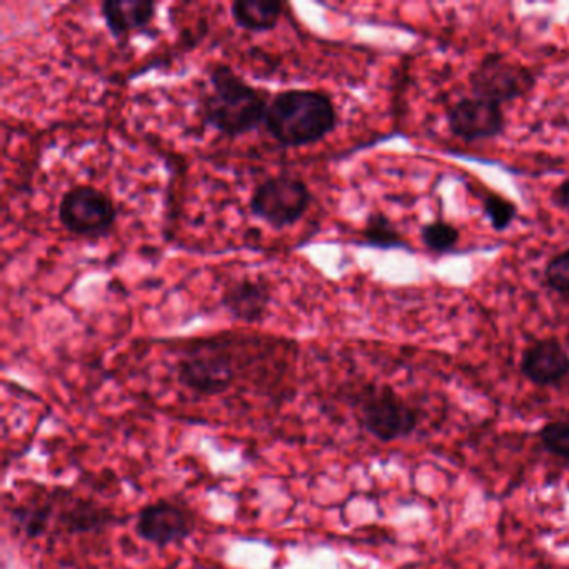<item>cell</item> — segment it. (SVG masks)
<instances>
[{
  "label": "cell",
  "mask_w": 569,
  "mask_h": 569,
  "mask_svg": "<svg viewBox=\"0 0 569 569\" xmlns=\"http://www.w3.org/2000/svg\"><path fill=\"white\" fill-rule=\"evenodd\" d=\"M268 92L249 84L231 66L209 68V86L199 99V114L214 131L239 138L264 124Z\"/></svg>",
  "instance_id": "obj_1"
},
{
  "label": "cell",
  "mask_w": 569,
  "mask_h": 569,
  "mask_svg": "<svg viewBox=\"0 0 569 569\" xmlns=\"http://www.w3.org/2000/svg\"><path fill=\"white\" fill-rule=\"evenodd\" d=\"M339 124L331 96L318 89H286L272 96L266 111L268 134L282 148H305L325 141Z\"/></svg>",
  "instance_id": "obj_2"
},
{
  "label": "cell",
  "mask_w": 569,
  "mask_h": 569,
  "mask_svg": "<svg viewBox=\"0 0 569 569\" xmlns=\"http://www.w3.org/2000/svg\"><path fill=\"white\" fill-rule=\"evenodd\" d=\"M176 378L192 395H226L239 378L234 349L228 341L218 338L191 342L176 361Z\"/></svg>",
  "instance_id": "obj_3"
},
{
  "label": "cell",
  "mask_w": 569,
  "mask_h": 569,
  "mask_svg": "<svg viewBox=\"0 0 569 569\" xmlns=\"http://www.w3.org/2000/svg\"><path fill=\"white\" fill-rule=\"evenodd\" d=\"M352 406L361 428L378 441H399L419 428V412L391 386H362Z\"/></svg>",
  "instance_id": "obj_4"
},
{
  "label": "cell",
  "mask_w": 569,
  "mask_h": 569,
  "mask_svg": "<svg viewBox=\"0 0 569 569\" xmlns=\"http://www.w3.org/2000/svg\"><path fill=\"white\" fill-rule=\"evenodd\" d=\"M468 86L475 98L511 104L532 94L538 72L502 52H488L469 72Z\"/></svg>",
  "instance_id": "obj_5"
},
{
  "label": "cell",
  "mask_w": 569,
  "mask_h": 569,
  "mask_svg": "<svg viewBox=\"0 0 569 569\" xmlns=\"http://www.w3.org/2000/svg\"><path fill=\"white\" fill-rule=\"evenodd\" d=\"M311 189L299 176H269L259 182L249 199L251 214L272 229H284L301 221L311 206Z\"/></svg>",
  "instance_id": "obj_6"
},
{
  "label": "cell",
  "mask_w": 569,
  "mask_h": 569,
  "mask_svg": "<svg viewBox=\"0 0 569 569\" xmlns=\"http://www.w3.org/2000/svg\"><path fill=\"white\" fill-rule=\"evenodd\" d=\"M59 222L79 238H104L118 221L114 199L92 184H76L62 194Z\"/></svg>",
  "instance_id": "obj_7"
},
{
  "label": "cell",
  "mask_w": 569,
  "mask_h": 569,
  "mask_svg": "<svg viewBox=\"0 0 569 569\" xmlns=\"http://www.w3.org/2000/svg\"><path fill=\"white\" fill-rule=\"evenodd\" d=\"M49 495L52 506L49 535H99L118 522L111 509L98 505L92 499L81 498L64 489H54Z\"/></svg>",
  "instance_id": "obj_8"
},
{
  "label": "cell",
  "mask_w": 569,
  "mask_h": 569,
  "mask_svg": "<svg viewBox=\"0 0 569 569\" xmlns=\"http://www.w3.org/2000/svg\"><path fill=\"white\" fill-rule=\"evenodd\" d=\"M194 516L178 502L162 501L142 506L134 518V535L156 548L181 545L194 532Z\"/></svg>",
  "instance_id": "obj_9"
},
{
  "label": "cell",
  "mask_w": 569,
  "mask_h": 569,
  "mask_svg": "<svg viewBox=\"0 0 569 569\" xmlns=\"http://www.w3.org/2000/svg\"><path fill=\"white\" fill-rule=\"evenodd\" d=\"M448 129L465 142L492 141L508 129L505 109L486 99L461 98L446 109Z\"/></svg>",
  "instance_id": "obj_10"
},
{
  "label": "cell",
  "mask_w": 569,
  "mask_h": 569,
  "mask_svg": "<svg viewBox=\"0 0 569 569\" xmlns=\"http://www.w3.org/2000/svg\"><path fill=\"white\" fill-rule=\"evenodd\" d=\"M525 379L539 388H552L569 379V352L558 338H541L526 346L519 359Z\"/></svg>",
  "instance_id": "obj_11"
},
{
  "label": "cell",
  "mask_w": 569,
  "mask_h": 569,
  "mask_svg": "<svg viewBox=\"0 0 569 569\" xmlns=\"http://www.w3.org/2000/svg\"><path fill=\"white\" fill-rule=\"evenodd\" d=\"M271 302V286L264 279L252 276H242L229 282L221 296L222 308L228 315L248 325L264 321Z\"/></svg>",
  "instance_id": "obj_12"
},
{
  "label": "cell",
  "mask_w": 569,
  "mask_h": 569,
  "mask_svg": "<svg viewBox=\"0 0 569 569\" xmlns=\"http://www.w3.org/2000/svg\"><path fill=\"white\" fill-rule=\"evenodd\" d=\"M158 4L148 0H108L101 4V18L109 34L126 44L136 32H148Z\"/></svg>",
  "instance_id": "obj_13"
},
{
  "label": "cell",
  "mask_w": 569,
  "mask_h": 569,
  "mask_svg": "<svg viewBox=\"0 0 569 569\" xmlns=\"http://www.w3.org/2000/svg\"><path fill=\"white\" fill-rule=\"evenodd\" d=\"M284 4L278 0H238L231 4V16L239 28L249 32H268L278 28Z\"/></svg>",
  "instance_id": "obj_14"
},
{
  "label": "cell",
  "mask_w": 569,
  "mask_h": 569,
  "mask_svg": "<svg viewBox=\"0 0 569 569\" xmlns=\"http://www.w3.org/2000/svg\"><path fill=\"white\" fill-rule=\"evenodd\" d=\"M362 239H365V244L371 246V248H408V242L398 226L382 212H371L368 216L365 228H362Z\"/></svg>",
  "instance_id": "obj_15"
},
{
  "label": "cell",
  "mask_w": 569,
  "mask_h": 569,
  "mask_svg": "<svg viewBox=\"0 0 569 569\" xmlns=\"http://www.w3.org/2000/svg\"><path fill=\"white\" fill-rule=\"evenodd\" d=\"M421 242L425 248L432 254H448L458 248L461 232L451 222L445 219H436V221L426 222L421 226Z\"/></svg>",
  "instance_id": "obj_16"
},
{
  "label": "cell",
  "mask_w": 569,
  "mask_h": 569,
  "mask_svg": "<svg viewBox=\"0 0 569 569\" xmlns=\"http://www.w3.org/2000/svg\"><path fill=\"white\" fill-rule=\"evenodd\" d=\"M482 212L489 221V226L496 232H505L511 228L518 219V206L496 192L486 191L482 194Z\"/></svg>",
  "instance_id": "obj_17"
},
{
  "label": "cell",
  "mask_w": 569,
  "mask_h": 569,
  "mask_svg": "<svg viewBox=\"0 0 569 569\" xmlns=\"http://www.w3.org/2000/svg\"><path fill=\"white\" fill-rule=\"evenodd\" d=\"M538 438L546 452L569 462V421L546 422Z\"/></svg>",
  "instance_id": "obj_18"
},
{
  "label": "cell",
  "mask_w": 569,
  "mask_h": 569,
  "mask_svg": "<svg viewBox=\"0 0 569 569\" xmlns=\"http://www.w3.org/2000/svg\"><path fill=\"white\" fill-rule=\"evenodd\" d=\"M542 279L552 292L569 299V249L558 252L546 262Z\"/></svg>",
  "instance_id": "obj_19"
},
{
  "label": "cell",
  "mask_w": 569,
  "mask_h": 569,
  "mask_svg": "<svg viewBox=\"0 0 569 569\" xmlns=\"http://www.w3.org/2000/svg\"><path fill=\"white\" fill-rule=\"evenodd\" d=\"M551 202L559 211L569 214V176H566L551 192Z\"/></svg>",
  "instance_id": "obj_20"
}]
</instances>
